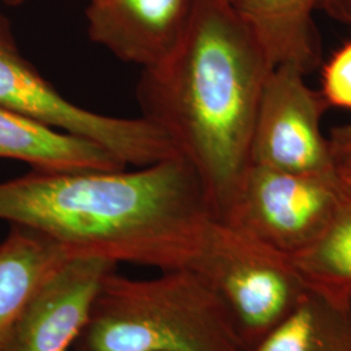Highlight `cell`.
<instances>
[{"instance_id":"6da1fadb","label":"cell","mask_w":351,"mask_h":351,"mask_svg":"<svg viewBox=\"0 0 351 351\" xmlns=\"http://www.w3.org/2000/svg\"><path fill=\"white\" fill-rule=\"evenodd\" d=\"M213 219L201 180L178 155L134 171H32L0 182V220L116 264L190 268Z\"/></svg>"},{"instance_id":"9a60e30c","label":"cell","mask_w":351,"mask_h":351,"mask_svg":"<svg viewBox=\"0 0 351 351\" xmlns=\"http://www.w3.org/2000/svg\"><path fill=\"white\" fill-rule=\"evenodd\" d=\"M320 94L328 107L351 111V39L323 65Z\"/></svg>"},{"instance_id":"8fae6325","label":"cell","mask_w":351,"mask_h":351,"mask_svg":"<svg viewBox=\"0 0 351 351\" xmlns=\"http://www.w3.org/2000/svg\"><path fill=\"white\" fill-rule=\"evenodd\" d=\"M0 158L27 163L33 171L120 169L126 165L99 145L43 125L0 107Z\"/></svg>"},{"instance_id":"d6986e66","label":"cell","mask_w":351,"mask_h":351,"mask_svg":"<svg viewBox=\"0 0 351 351\" xmlns=\"http://www.w3.org/2000/svg\"><path fill=\"white\" fill-rule=\"evenodd\" d=\"M226 1H229V3H232V0H226Z\"/></svg>"},{"instance_id":"8992f818","label":"cell","mask_w":351,"mask_h":351,"mask_svg":"<svg viewBox=\"0 0 351 351\" xmlns=\"http://www.w3.org/2000/svg\"><path fill=\"white\" fill-rule=\"evenodd\" d=\"M342 193L336 173H298L250 164L221 221L293 256L324 232Z\"/></svg>"},{"instance_id":"ac0fdd59","label":"cell","mask_w":351,"mask_h":351,"mask_svg":"<svg viewBox=\"0 0 351 351\" xmlns=\"http://www.w3.org/2000/svg\"><path fill=\"white\" fill-rule=\"evenodd\" d=\"M29 0H0V3L8 5V7H19Z\"/></svg>"},{"instance_id":"e0dca14e","label":"cell","mask_w":351,"mask_h":351,"mask_svg":"<svg viewBox=\"0 0 351 351\" xmlns=\"http://www.w3.org/2000/svg\"><path fill=\"white\" fill-rule=\"evenodd\" d=\"M343 24H351V0H320L319 10Z\"/></svg>"},{"instance_id":"30bf717a","label":"cell","mask_w":351,"mask_h":351,"mask_svg":"<svg viewBox=\"0 0 351 351\" xmlns=\"http://www.w3.org/2000/svg\"><path fill=\"white\" fill-rule=\"evenodd\" d=\"M73 256L34 229L11 226L0 243V351L39 288Z\"/></svg>"},{"instance_id":"9c48e42d","label":"cell","mask_w":351,"mask_h":351,"mask_svg":"<svg viewBox=\"0 0 351 351\" xmlns=\"http://www.w3.org/2000/svg\"><path fill=\"white\" fill-rule=\"evenodd\" d=\"M88 37L125 63L150 68L184 37L195 0H86Z\"/></svg>"},{"instance_id":"277c9868","label":"cell","mask_w":351,"mask_h":351,"mask_svg":"<svg viewBox=\"0 0 351 351\" xmlns=\"http://www.w3.org/2000/svg\"><path fill=\"white\" fill-rule=\"evenodd\" d=\"M189 269L198 272L224 302L247 351L307 290L289 255L219 219L211 221Z\"/></svg>"},{"instance_id":"52a82bcc","label":"cell","mask_w":351,"mask_h":351,"mask_svg":"<svg viewBox=\"0 0 351 351\" xmlns=\"http://www.w3.org/2000/svg\"><path fill=\"white\" fill-rule=\"evenodd\" d=\"M304 77L289 64L269 72L252 130L251 164L298 173H335L322 129L329 107Z\"/></svg>"},{"instance_id":"ba28073f","label":"cell","mask_w":351,"mask_h":351,"mask_svg":"<svg viewBox=\"0 0 351 351\" xmlns=\"http://www.w3.org/2000/svg\"><path fill=\"white\" fill-rule=\"evenodd\" d=\"M116 267L98 256L71 258L39 288L3 351H73L103 277Z\"/></svg>"},{"instance_id":"4fadbf2b","label":"cell","mask_w":351,"mask_h":351,"mask_svg":"<svg viewBox=\"0 0 351 351\" xmlns=\"http://www.w3.org/2000/svg\"><path fill=\"white\" fill-rule=\"evenodd\" d=\"M249 351H351V300L307 288L300 302Z\"/></svg>"},{"instance_id":"3957f363","label":"cell","mask_w":351,"mask_h":351,"mask_svg":"<svg viewBox=\"0 0 351 351\" xmlns=\"http://www.w3.org/2000/svg\"><path fill=\"white\" fill-rule=\"evenodd\" d=\"M73 351H247L224 302L189 268L132 278L110 271Z\"/></svg>"},{"instance_id":"5b68a950","label":"cell","mask_w":351,"mask_h":351,"mask_svg":"<svg viewBox=\"0 0 351 351\" xmlns=\"http://www.w3.org/2000/svg\"><path fill=\"white\" fill-rule=\"evenodd\" d=\"M0 107L94 142L124 165L145 167L177 155L163 132L143 117L101 114L63 97L23 56L8 21L1 14Z\"/></svg>"},{"instance_id":"2e32d148","label":"cell","mask_w":351,"mask_h":351,"mask_svg":"<svg viewBox=\"0 0 351 351\" xmlns=\"http://www.w3.org/2000/svg\"><path fill=\"white\" fill-rule=\"evenodd\" d=\"M328 143L335 173L346 188L351 189V124L335 128Z\"/></svg>"},{"instance_id":"7c38bea8","label":"cell","mask_w":351,"mask_h":351,"mask_svg":"<svg viewBox=\"0 0 351 351\" xmlns=\"http://www.w3.org/2000/svg\"><path fill=\"white\" fill-rule=\"evenodd\" d=\"M274 66L289 64L308 75L320 63L314 12L320 0H232Z\"/></svg>"},{"instance_id":"7a4b0ae2","label":"cell","mask_w":351,"mask_h":351,"mask_svg":"<svg viewBox=\"0 0 351 351\" xmlns=\"http://www.w3.org/2000/svg\"><path fill=\"white\" fill-rule=\"evenodd\" d=\"M272 68L229 1L195 0L175 50L139 77L141 117L191 165L219 220L250 167L252 130Z\"/></svg>"},{"instance_id":"5bb4252c","label":"cell","mask_w":351,"mask_h":351,"mask_svg":"<svg viewBox=\"0 0 351 351\" xmlns=\"http://www.w3.org/2000/svg\"><path fill=\"white\" fill-rule=\"evenodd\" d=\"M342 186L337 211L324 232L290 259L307 288L335 301H350L351 189Z\"/></svg>"}]
</instances>
